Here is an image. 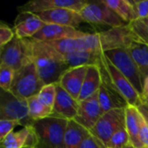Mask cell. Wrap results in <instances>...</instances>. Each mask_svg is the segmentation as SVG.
<instances>
[{"instance_id": "23", "label": "cell", "mask_w": 148, "mask_h": 148, "mask_svg": "<svg viewBox=\"0 0 148 148\" xmlns=\"http://www.w3.org/2000/svg\"><path fill=\"white\" fill-rule=\"evenodd\" d=\"M127 24L137 19L131 0H103Z\"/></svg>"}, {"instance_id": "27", "label": "cell", "mask_w": 148, "mask_h": 148, "mask_svg": "<svg viewBox=\"0 0 148 148\" xmlns=\"http://www.w3.org/2000/svg\"><path fill=\"white\" fill-rule=\"evenodd\" d=\"M56 96V83L47 84L42 87L41 91L38 93V100L46 107L53 109Z\"/></svg>"}, {"instance_id": "15", "label": "cell", "mask_w": 148, "mask_h": 148, "mask_svg": "<svg viewBox=\"0 0 148 148\" xmlns=\"http://www.w3.org/2000/svg\"><path fill=\"white\" fill-rule=\"evenodd\" d=\"M88 35V33L78 30L77 29L57 25V24H47L42 27L32 39L39 42H48L67 38H81Z\"/></svg>"}, {"instance_id": "10", "label": "cell", "mask_w": 148, "mask_h": 148, "mask_svg": "<svg viewBox=\"0 0 148 148\" xmlns=\"http://www.w3.org/2000/svg\"><path fill=\"white\" fill-rule=\"evenodd\" d=\"M86 0H32L18 7L20 12L38 13L55 9H69L81 12L85 7Z\"/></svg>"}, {"instance_id": "30", "label": "cell", "mask_w": 148, "mask_h": 148, "mask_svg": "<svg viewBox=\"0 0 148 148\" xmlns=\"http://www.w3.org/2000/svg\"><path fill=\"white\" fill-rule=\"evenodd\" d=\"M21 125L20 121L12 120H0V140H3L7 135L13 132V129Z\"/></svg>"}, {"instance_id": "33", "label": "cell", "mask_w": 148, "mask_h": 148, "mask_svg": "<svg viewBox=\"0 0 148 148\" xmlns=\"http://www.w3.org/2000/svg\"><path fill=\"white\" fill-rule=\"evenodd\" d=\"M140 138L143 147H148V123L141 114L140 115Z\"/></svg>"}, {"instance_id": "36", "label": "cell", "mask_w": 148, "mask_h": 148, "mask_svg": "<svg viewBox=\"0 0 148 148\" xmlns=\"http://www.w3.org/2000/svg\"><path fill=\"white\" fill-rule=\"evenodd\" d=\"M148 97V76L144 80L143 82V89L141 94V98H147Z\"/></svg>"}, {"instance_id": "39", "label": "cell", "mask_w": 148, "mask_h": 148, "mask_svg": "<svg viewBox=\"0 0 148 148\" xmlns=\"http://www.w3.org/2000/svg\"><path fill=\"white\" fill-rule=\"evenodd\" d=\"M23 148H36V147H24Z\"/></svg>"}, {"instance_id": "11", "label": "cell", "mask_w": 148, "mask_h": 148, "mask_svg": "<svg viewBox=\"0 0 148 148\" xmlns=\"http://www.w3.org/2000/svg\"><path fill=\"white\" fill-rule=\"evenodd\" d=\"M102 114L103 112L99 102L97 92L90 98L79 101L78 113L74 121L88 131H90Z\"/></svg>"}, {"instance_id": "35", "label": "cell", "mask_w": 148, "mask_h": 148, "mask_svg": "<svg viewBox=\"0 0 148 148\" xmlns=\"http://www.w3.org/2000/svg\"><path fill=\"white\" fill-rule=\"evenodd\" d=\"M139 112L141 114V115L145 118V120L147 121L148 123V105L146 103H142L141 105H140L138 108Z\"/></svg>"}, {"instance_id": "29", "label": "cell", "mask_w": 148, "mask_h": 148, "mask_svg": "<svg viewBox=\"0 0 148 148\" xmlns=\"http://www.w3.org/2000/svg\"><path fill=\"white\" fill-rule=\"evenodd\" d=\"M16 71L10 67L0 63V88L3 90L10 91Z\"/></svg>"}, {"instance_id": "38", "label": "cell", "mask_w": 148, "mask_h": 148, "mask_svg": "<svg viewBox=\"0 0 148 148\" xmlns=\"http://www.w3.org/2000/svg\"><path fill=\"white\" fill-rule=\"evenodd\" d=\"M124 148H136V147H134L132 144H129V145H127V147H125Z\"/></svg>"}, {"instance_id": "28", "label": "cell", "mask_w": 148, "mask_h": 148, "mask_svg": "<svg viewBox=\"0 0 148 148\" xmlns=\"http://www.w3.org/2000/svg\"><path fill=\"white\" fill-rule=\"evenodd\" d=\"M129 144L131 143L127 127H123L113 134L106 148H124Z\"/></svg>"}, {"instance_id": "16", "label": "cell", "mask_w": 148, "mask_h": 148, "mask_svg": "<svg viewBox=\"0 0 148 148\" xmlns=\"http://www.w3.org/2000/svg\"><path fill=\"white\" fill-rule=\"evenodd\" d=\"M45 25L35 13L19 12L14 22L15 36L21 39L32 38Z\"/></svg>"}, {"instance_id": "8", "label": "cell", "mask_w": 148, "mask_h": 148, "mask_svg": "<svg viewBox=\"0 0 148 148\" xmlns=\"http://www.w3.org/2000/svg\"><path fill=\"white\" fill-rule=\"evenodd\" d=\"M123 127H126L125 109L111 110L101 115L89 134L106 147L113 134Z\"/></svg>"}, {"instance_id": "19", "label": "cell", "mask_w": 148, "mask_h": 148, "mask_svg": "<svg viewBox=\"0 0 148 148\" xmlns=\"http://www.w3.org/2000/svg\"><path fill=\"white\" fill-rule=\"evenodd\" d=\"M103 52L96 50H79L65 55V61L69 69L82 66L99 65Z\"/></svg>"}, {"instance_id": "22", "label": "cell", "mask_w": 148, "mask_h": 148, "mask_svg": "<svg viewBox=\"0 0 148 148\" xmlns=\"http://www.w3.org/2000/svg\"><path fill=\"white\" fill-rule=\"evenodd\" d=\"M127 49L145 80L148 76V45L134 40Z\"/></svg>"}, {"instance_id": "12", "label": "cell", "mask_w": 148, "mask_h": 148, "mask_svg": "<svg viewBox=\"0 0 148 148\" xmlns=\"http://www.w3.org/2000/svg\"><path fill=\"white\" fill-rule=\"evenodd\" d=\"M40 19L47 24H57L72 28H78L84 19L80 12L69 9H55L35 13Z\"/></svg>"}, {"instance_id": "4", "label": "cell", "mask_w": 148, "mask_h": 148, "mask_svg": "<svg viewBox=\"0 0 148 148\" xmlns=\"http://www.w3.org/2000/svg\"><path fill=\"white\" fill-rule=\"evenodd\" d=\"M44 86L33 62H29L16 72L10 92L19 99L28 100L37 95Z\"/></svg>"}, {"instance_id": "25", "label": "cell", "mask_w": 148, "mask_h": 148, "mask_svg": "<svg viewBox=\"0 0 148 148\" xmlns=\"http://www.w3.org/2000/svg\"><path fill=\"white\" fill-rule=\"evenodd\" d=\"M27 103L29 108V115L32 121H40L53 114V109L44 106L38 100L37 95L29 98L27 100Z\"/></svg>"}, {"instance_id": "26", "label": "cell", "mask_w": 148, "mask_h": 148, "mask_svg": "<svg viewBox=\"0 0 148 148\" xmlns=\"http://www.w3.org/2000/svg\"><path fill=\"white\" fill-rule=\"evenodd\" d=\"M128 25L134 40L148 45V17L136 19Z\"/></svg>"}, {"instance_id": "34", "label": "cell", "mask_w": 148, "mask_h": 148, "mask_svg": "<svg viewBox=\"0 0 148 148\" xmlns=\"http://www.w3.org/2000/svg\"><path fill=\"white\" fill-rule=\"evenodd\" d=\"M82 148H106L95 137L88 134L82 142Z\"/></svg>"}, {"instance_id": "14", "label": "cell", "mask_w": 148, "mask_h": 148, "mask_svg": "<svg viewBox=\"0 0 148 148\" xmlns=\"http://www.w3.org/2000/svg\"><path fill=\"white\" fill-rule=\"evenodd\" d=\"M79 101L75 99L58 83H56V96L52 115L68 121H74L77 115Z\"/></svg>"}, {"instance_id": "37", "label": "cell", "mask_w": 148, "mask_h": 148, "mask_svg": "<svg viewBox=\"0 0 148 148\" xmlns=\"http://www.w3.org/2000/svg\"><path fill=\"white\" fill-rule=\"evenodd\" d=\"M142 101H143V103H146V104H147L148 105V97H147V98H143V99H142Z\"/></svg>"}, {"instance_id": "5", "label": "cell", "mask_w": 148, "mask_h": 148, "mask_svg": "<svg viewBox=\"0 0 148 148\" xmlns=\"http://www.w3.org/2000/svg\"><path fill=\"white\" fill-rule=\"evenodd\" d=\"M105 55L141 95L144 80L128 49L127 48L116 49L105 52Z\"/></svg>"}, {"instance_id": "13", "label": "cell", "mask_w": 148, "mask_h": 148, "mask_svg": "<svg viewBox=\"0 0 148 148\" xmlns=\"http://www.w3.org/2000/svg\"><path fill=\"white\" fill-rule=\"evenodd\" d=\"M101 78L102 82L98 91V98L103 114L111 110L125 109L129 106L123 96L102 74Z\"/></svg>"}, {"instance_id": "3", "label": "cell", "mask_w": 148, "mask_h": 148, "mask_svg": "<svg viewBox=\"0 0 148 148\" xmlns=\"http://www.w3.org/2000/svg\"><path fill=\"white\" fill-rule=\"evenodd\" d=\"M99 67L101 74L123 96L129 106L138 108L143 103L141 95L136 91L129 81L114 66V64L106 56L105 53L101 55Z\"/></svg>"}, {"instance_id": "7", "label": "cell", "mask_w": 148, "mask_h": 148, "mask_svg": "<svg viewBox=\"0 0 148 148\" xmlns=\"http://www.w3.org/2000/svg\"><path fill=\"white\" fill-rule=\"evenodd\" d=\"M85 22L94 24L108 25L111 28L121 27L127 23L104 2L88 1L80 12Z\"/></svg>"}, {"instance_id": "1", "label": "cell", "mask_w": 148, "mask_h": 148, "mask_svg": "<svg viewBox=\"0 0 148 148\" xmlns=\"http://www.w3.org/2000/svg\"><path fill=\"white\" fill-rule=\"evenodd\" d=\"M25 40L28 44L29 57L44 85L57 83L61 76L69 69L64 56L46 42L36 41L32 38Z\"/></svg>"}, {"instance_id": "18", "label": "cell", "mask_w": 148, "mask_h": 148, "mask_svg": "<svg viewBox=\"0 0 148 148\" xmlns=\"http://www.w3.org/2000/svg\"><path fill=\"white\" fill-rule=\"evenodd\" d=\"M102 78L99 65L88 66L87 74L82 84V88L78 98L79 101L90 98L96 94L101 85Z\"/></svg>"}, {"instance_id": "21", "label": "cell", "mask_w": 148, "mask_h": 148, "mask_svg": "<svg viewBox=\"0 0 148 148\" xmlns=\"http://www.w3.org/2000/svg\"><path fill=\"white\" fill-rule=\"evenodd\" d=\"M88 134L89 131L75 121H69L64 137V148H82V142Z\"/></svg>"}, {"instance_id": "32", "label": "cell", "mask_w": 148, "mask_h": 148, "mask_svg": "<svg viewBox=\"0 0 148 148\" xmlns=\"http://www.w3.org/2000/svg\"><path fill=\"white\" fill-rule=\"evenodd\" d=\"M131 1L134 5V9L137 19L148 17V0H144V1L131 0Z\"/></svg>"}, {"instance_id": "20", "label": "cell", "mask_w": 148, "mask_h": 148, "mask_svg": "<svg viewBox=\"0 0 148 148\" xmlns=\"http://www.w3.org/2000/svg\"><path fill=\"white\" fill-rule=\"evenodd\" d=\"M126 127L130 138V143L136 148H143L140 138V112L136 107L127 106L125 108Z\"/></svg>"}, {"instance_id": "31", "label": "cell", "mask_w": 148, "mask_h": 148, "mask_svg": "<svg viewBox=\"0 0 148 148\" xmlns=\"http://www.w3.org/2000/svg\"><path fill=\"white\" fill-rule=\"evenodd\" d=\"M15 36V32L7 24L0 23V48L10 42Z\"/></svg>"}, {"instance_id": "9", "label": "cell", "mask_w": 148, "mask_h": 148, "mask_svg": "<svg viewBox=\"0 0 148 148\" xmlns=\"http://www.w3.org/2000/svg\"><path fill=\"white\" fill-rule=\"evenodd\" d=\"M0 63L10 67L16 72L21 69L31 62L26 40L15 36L10 42L0 48Z\"/></svg>"}, {"instance_id": "17", "label": "cell", "mask_w": 148, "mask_h": 148, "mask_svg": "<svg viewBox=\"0 0 148 148\" xmlns=\"http://www.w3.org/2000/svg\"><path fill=\"white\" fill-rule=\"evenodd\" d=\"M87 70L88 66L71 68L61 76L57 83L75 99L78 100Z\"/></svg>"}, {"instance_id": "6", "label": "cell", "mask_w": 148, "mask_h": 148, "mask_svg": "<svg viewBox=\"0 0 148 148\" xmlns=\"http://www.w3.org/2000/svg\"><path fill=\"white\" fill-rule=\"evenodd\" d=\"M0 120H12L21 122L24 127L33 122L29 115L27 100L19 99L10 91L0 92Z\"/></svg>"}, {"instance_id": "2", "label": "cell", "mask_w": 148, "mask_h": 148, "mask_svg": "<svg viewBox=\"0 0 148 148\" xmlns=\"http://www.w3.org/2000/svg\"><path fill=\"white\" fill-rule=\"evenodd\" d=\"M69 121L51 115L45 119L33 121L36 139V148H64V137Z\"/></svg>"}, {"instance_id": "40", "label": "cell", "mask_w": 148, "mask_h": 148, "mask_svg": "<svg viewBox=\"0 0 148 148\" xmlns=\"http://www.w3.org/2000/svg\"><path fill=\"white\" fill-rule=\"evenodd\" d=\"M143 148H148V147H143Z\"/></svg>"}, {"instance_id": "24", "label": "cell", "mask_w": 148, "mask_h": 148, "mask_svg": "<svg viewBox=\"0 0 148 148\" xmlns=\"http://www.w3.org/2000/svg\"><path fill=\"white\" fill-rule=\"evenodd\" d=\"M30 125L24 127L18 132H12L1 140V148H23L26 147L30 133Z\"/></svg>"}]
</instances>
